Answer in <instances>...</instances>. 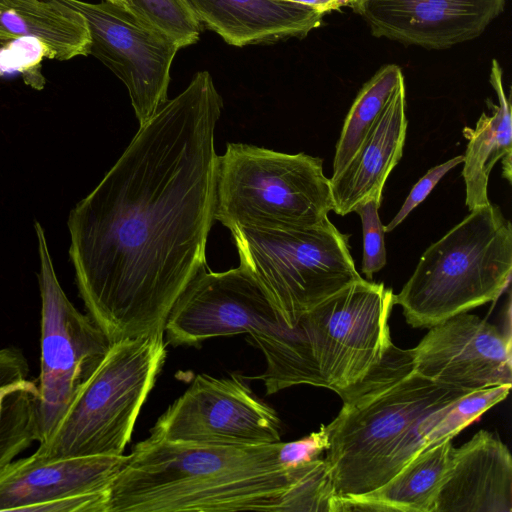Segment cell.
<instances>
[{
	"label": "cell",
	"instance_id": "cell-1",
	"mask_svg": "<svg viewBox=\"0 0 512 512\" xmlns=\"http://www.w3.org/2000/svg\"><path fill=\"white\" fill-rule=\"evenodd\" d=\"M222 108L210 73L197 72L70 212L79 295L111 344L164 333L176 301L206 268Z\"/></svg>",
	"mask_w": 512,
	"mask_h": 512
},
{
	"label": "cell",
	"instance_id": "cell-2",
	"mask_svg": "<svg viewBox=\"0 0 512 512\" xmlns=\"http://www.w3.org/2000/svg\"><path fill=\"white\" fill-rule=\"evenodd\" d=\"M280 446L149 436L111 482L105 512H332L337 495L325 456L289 464Z\"/></svg>",
	"mask_w": 512,
	"mask_h": 512
},
{
	"label": "cell",
	"instance_id": "cell-3",
	"mask_svg": "<svg viewBox=\"0 0 512 512\" xmlns=\"http://www.w3.org/2000/svg\"><path fill=\"white\" fill-rule=\"evenodd\" d=\"M510 389L436 384L413 370L410 349L392 343L361 381L339 394V413L320 426L336 497L378 489L419 452L453 439Z\"/></svg>",
	"mask_w": 512,
	"mask_h": 512
},
{
	"label": "cell",
	"instance_id": "cell-4",
	"mask_svg": "<svg viewBox=\"0 0 512 512\" xmlns=\"http://www.w3.org/2000/svg\"><path fill=\"white\" fill-rule=\"evenodd\" d=\"M512 274V225L496 205L477 207L422 254L398 294L406 322L431 326L503 293Z\"/></svg>",
	"mask_w": 512,
	"mask_h": 512
},
{
	"label": "cell",
	"instance_id": "cell-5",
	"mask_svg": "<svg viewBox=\"0 0 512 512\" xmlns=\"http://www.w3.org/2000/svg\"><path fill=\"white\" fill-rule=\"evenodd\" d=\"M165 358L164 333L112 343L33 454L43 458L123 455Z\"/></svg>",
	"mask_w": 512,
	"mask_h": 512
},
{
	"label": "cell",
	"instance_id": "cell-6",
	"mask_svg": "<svg viewBox=\"0 0 512 512\" xmlns=\"http://www.w3.org/2000/svg\"><path fill=\"white\" fill-rule=\"evenodd\" d=\"M330 211V179L319 157L245 143H229L218 156L214 219L229 230L312 227Z\"/></svg>",
	"mask_w": 512,
	"mask_h": 512
},
{
	"label": "cell",
	"instance_id": "cell-7",
	"mask_svg": "<svg viewBox=\"0 0 512 512\" xmlns=\"http://www.w3.org/2000/svg\"><path fill=\"white\" fill-rule=\"evenodd\" d=\"M230 231L240 264L260 281L288 327L362 279L349 250L348 235L329 219L312 227H234Z\"/></svg>",
	"mask_w": 512,
	"mask_h": 512
},
{
	"label": "cell",
	"instance_id": "cell-8",
	"mask_svg": "<svg viewBox=\"0 0 512 512\" xmlns=\"http://www.w3.org/2000/svg\"><path fill=\"white\" fill-rule=\"evenodd\" d=\"M393 306L392 289L362 278L304 314L295 325L302 384L339 395L361 381L393 343Z\"/></svg>",
	"mask_w": 512,
	"mask_h": 512
},
{
	"label": "cell",
	"instance_id": "cell-9",
	"mask_svg": "<svg viewBox=\"0 0 512 512\" xmlns=\"http://www.w3.org/2000/svg\"><path fill=\"white\" fill-rule=\"evenodd\" d=\"M40 258V442L46 440L111 343L88 314L68 299L56 276L44 230L35 222ZM39 442V443H40Z\"/></svg>",
	"mask_w": 512,
	"mask_h": 512
},
{
	"label": "cell",
	"instance_id": "cell-10",
	"mask_svg": "<svg viewBox=\"0 0 512 512\" xmlns=\"http://www.w3.org/2000/svg\"><path fill=\"white\" fill-rule=\"evenodd\" d=\"M59 1L85 17L91 37L89 55L125 84L136 118L144 125L168 100L170 71L179 45L131 7L107 0Z\"/></svg>",
	"mask_w": 512,
	"mask_h": 512
},
{
	"label": "cell",
	"instance_id": "cell-11",
	"mask_svg": "<svg viewBox=\"0 0 512 512\" xmlns=\"http://www.w3.org/2000/svg\"><path fill=\"white\" fill-rule=\"evenodd\" d=\"M150 437L196 444L263 445L280 441L281 423L275 410L240 377L198 374L158 418Z\"/></svg>",
	"mask_w": 512,
	"mask_h": 512
},
{
	"label": "cell",
	"instance_id": "cell-12",
	"mask_svg": "<svg viewBox=\"0 0 512 512\" xmlns=\"http://www.w3.org/2000/svg\"><path fill=\"white\" fill-rule=\"evenodd\" d=\"M282 323L263 285L240 264L224 272L200 271L173 306L164 333L169 344L191 346Z\"/></svg>",
	"mask_w": 512,
	"mask_h": 512
},
{
	"label": "cell",
	"instance_id": "cell-13",
	"mask_svg": "<svg viewBox=\"0 0 512 512\" xmlns=\"http://www.w3.org/2000/svg\"><path fill=\"white\" fill-rule=\"evenodd\" d=\"M127 455L16 458L0 473V511L105 512Z\"/></svg>",
	"mask_w": 512,
	"mask_h": 512
},
{
	"label": "cell",
	"instance_id": "cell-14",
	"mask_svg": "<svg viewBox=\"0 0 512 512\" xmlns=\"http://www.w3.org/2000/svg\"><path fill=\"white\" fill-rule=\"evenodd\" d=\"M413 370L443 386L480 390L512 385L511 334L462 312L429 328L410 349Z\"/></svg>",
	"mask_w": 512,
	"mask_h": 512
},
{
	"label": "cell",
	"instance_id": "cell-15",
	"mask_svg": "<svg viewBox=\"0 0 512 512\" xmlns=\"http://www.w3.org/2000/svg\"><path fill=\"white\" fill-rule=\"evenodd\" d=\"M506 0H357L375 37L444 49L480 36Z\"/></svg>",
	"mask_w": 512,
	"mask_h": 512
},
{
	"label": "cell",
	"instance_id": "cell-16",
	"mask_svg": "<svg viewBox=\"0 0 512 512\" xmlns=\"http://www.w3.org/2000/svg\"><path fill=\"white\" fill-rule=\"evenodd\" d=\"M434 512H512V458L499 438L479 430L454 447Z\"/></svg>",
	"mask_w": 512,
	"mask_h": 512
},
{
	"label": "cell",
	"instance_id": "cell-17",
	"mask_svg": "<svg viewBox=\"0 0 512 512\" xmlns=\"http://www.w3.org/2000/svg\"><path fill=\"white\" fill-rule=\"evenodd\" d=\"M406 90L402 79L347 165L330 178L333 211L347 215L368 200L381 204L386 180L400 161L406 138Z\"/></svg>",
	"mask_w": 512,
	"mask_h": 512
},
{
	"label": "cell",
	"instance_id": "cell-18",
	"mask_svg": "<svg viewBox=\"0 0 512 512\" xmlns=\"http://www.w3.org/2000/svg\"><path fill=\"white\" fill-rule=\"evenodd\" d=\"M207 29L227 44L244 47L303 38L324 13L286 0H186Z\"/></svg>",
	"mask_w": 512,
	"mask_h": 512
},
{
	"label": "cell",
	"instance_id": "cell-19",
	"mask_svg": "<svg viewBox=\"0 0 512 512\" xmlns=\"http://www.w3.org/2000/svg\"><path fill=\"white\" fill-rule=\"evenodd\" d=\"M453 449L452 439H445L422 450L378 489L336 497L332 512H434Z\"/></svg>",
	"mask_w": 512,
	"mask_h": 512
},
{
	"label": "cell",
	"instance_id": "cell-20",
	"mask_svg": "<svg viewBox=\"0 0 512 512\" xmlns=\"http://www.w3.org/2000/svg\"><path fill=\"white\" fill-rule=\"evenodd\" d=\"M20 37L43 42L52 60L68 61L90 52L85 17L59 0H0V44Z\"/></svg>",
	"mask_w": 512,
	"mask_h": 512
},
{
	"label": "cell",
	"instance_id": "cell-21",
	"mask_svg": "<svg viewBox=\"0 0 512 512\" xmlns=\"http://www.w3.org/2000/svg\"><path fill=\"white\" fill-rule=\"evenodd\" d=\"M490 83L499 104L487 99L493 114L488 116L483 112L475 129H463L468 144L463 155L462 176L466 187L465 202L470 211L490 203L487 191L489 174L499 159L512 155L511 104L510 98L506 97L502 69L496 59L492 60Z\"/></svg>",
	"mask_w": 512,
	"mask_h": 512
},
{
	"label": "cell",
	"instance_id": "cell-22",
	"mask_svg": "<svg viewBox=\"0 0 512 512\" xmlns=\"http://www.w3.org/2000/svg\"><path fill=\"white\" fill-rule=\"evenodd\" d=\"M13 346L0 349V473L33 442H40L39 388Z\"/></svg>",
	"mask_w": 512,
	"mask_h": 512
},
{
	"label": "cell",
	"instance_id": "cell-23",
	"mask_svg": "<svg viewBox=\"0 0 512 512\" xmlns=\"http://www.w3.org/2000/svg\"><path fill=\"white\" fill-rule=\"evenodd\" d=\"M402 79L400 67L388 64L364 84L344 121L336 144L332 176L352 159Z\"/></svg>",
	"mask_w": 512,
	"mask_h": 512
},
{
	"label": "cell",
	"instance_id": "cell-24",
	"mask_svg": "<svg viewBox=\"0 0 512 512\" xmlns=\"http://www.w3.org/2000/svg\"><path fill=\"white\" fill-rule=\"evenodd\" d=\"M129 1L134 11L171 37L180 48L199 40L201 24L186 0Z\"/></svg>",
	"mask_w": 512,
	"mask_h": 512
},
{
	"label": "cell",
	"instance_id": "cell-25",
	"mask_svg": "<svg viewBox=\"0 0 512 512\" xmlns=\"http://www.w3.org/2000/svg\"><path fill=\"white\" fill-rule=\"evenodd\" d=\"M44 58H48V51L37 38L13 39L0 47V76L20 74L27 85L41 90L45 85L41 73Z\"/></svg>",
	"mask_w": 512,
	"mask_h": 512
},
{
	"label": "cell",
	"instance_id": "cell-26",
	"mask_svg": "<svg viewBox=\"0 0 512 512\" xmlns=\"http://www.w3.org/2000/svg\"><path fill=\"white\" fill-rule=\"evenodd\" d=\"M379 207L380 204L375 200H368L354 210L360 216L362 222L363 258L361 271L368 280H371L374 273L386 265L384 231L378 214Z\"/></svg>",
	"mask_w": 512,
	"mask_h": 512
},
{
	"label": "cell",
	"instance_id": "cell-27",
	"mask_svg": "<svg viewBox=\"0 0 512 512\" xmlns=\"http://www.w3.org/2000/svg\"><path fill=\"white\" fill-rule=\"evenodd\" d=\"M463 159V155H458L442 164L436 165L433 168L429 169L427 173L423 177H421L417 181V183L412 187L403 205L401 206L395 217L385 227H383V231L391 232L400 223H402L405 220V218L410 214V212L426 199V197L430 194V192L433 190L436 184L442 179V177L452 168L462 163Z\"/></svg>",
	"mask_w": 512,
	"mask_h": 512
},
{
	"label": "cell",
	"instance_id": "cell-28",
	"mask_svg": "<svg viewBox=\"0 0 512 512\" xmlns=\"http://www.w3.org/2000/svg\"><path fill=\"white\" fill-rule=\"evenodd\" d=\"M298 4H302L318 10L322 13H326L332 10L340 9L341 7L349 6L354 7L357 0H286Z\"/></svg>",
	"mask_w": 512,
	"mask_h": 512
},
{
	"label": "cell",
	"instance_id": "cell-29",
	"mask_svg": "<svg viewBox=\"0 0 512 512\" xmlns=\"http://www.w3.org/2000/svg\"><path fill=\"white\" fill-rule=\"evenodd\" d=\"M511 156L512 155H508L502 158V176L509 182H511Z\"/></svg>",
	"mask_w": 512,
	"mask_h": 512
},
{
	"label": "cell",
	"instance_id": "cell-30",
	"mask_svg": "<svg viewBox=\"0 0 512 512\" xmlns=\"http://www.w3.org/2000/svg\"><path fill=\"white\" fill-rule=\"evenodd\" d=\"M107 1L117 4V5H120V6L130 7L129 0H107Z\"/></svg>",
	"mask_w": 512,
	"mask_h": 512
}]
</instances>
